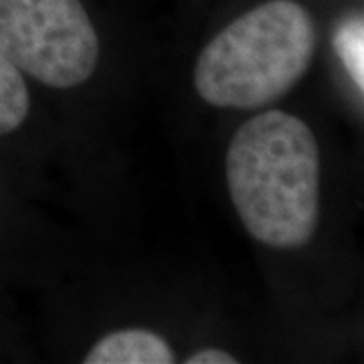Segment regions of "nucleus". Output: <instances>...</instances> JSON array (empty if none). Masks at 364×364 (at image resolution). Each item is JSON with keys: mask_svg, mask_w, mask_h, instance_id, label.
I'll use <instances>...</instances> for the list:
<instances>
[{"mask_svg": "<svg viewBox=\"0 0 364 364\" xmlns=\"http://www.w3.org/2000/svg\"><path fill=\"white\" fill-rule=\"evenodd\" d=\"M227 186L253 239L277 249L310 241L320 205V156L312 130L286 112L247 119L227 150Z\"/></svg>", "mask_w": 364, "mask_h": 364, "instance_id": "obj_1", "label": "nucleus"}, {"mask_svg": "<svg viewBox=\"0 0 364 364\" xmlns=\"http://www.w3.org/2000/svg\"><path fill=\"white\" fill-rule=\"evenodd\" d=\"M314 25L294 0H269L225 26L195 67L198 95L215 107L257 109L289 91L314 55Z\"/></svg>", "mask_w": 364, "mask_h": 364, "instance_id": "obj_2", "label": "nucleus"}, {"mask_svg": "<svg viewBox=\"0 0 364 364\" xmlns=\"http://www.w3.org/2000/svg\"><path fill=\"white\" fill-rule=\"evenodd\" d=\"M87 364H170L174 352L168 342L150 330L130 328L117 330L100 340L90 354Z\"/></svg>", "mask_w": 364, "mask_h": 364, "instance_id": "obj_4", "label": "nucleus"}, {"mask_svg": "<svg viewBox=\"0 0 364 364\" xmlns=\"http://www.w3.org/2000/svg\"><path fill=\"white\" fill-rule=\"evenodd\" d=\"M0 53L21 73L67 90L93 75L100 41L79 0H0Z\"/></svg>", "mask_w": 364, "mask_h": 364, "instance_id": "obj_3", "label": "nucleus"}, {"mask_svg": "<svg viewBox=\"0 0 364 364\" xmlns=\"http://www.w3.org/2000/svg\"><path fill=\"white\" fill-rule=\"evenodd\" d=\"M188 364H235L237 358L229 352L219 350V348H205V350L195 352L191 358H186Z\"/></svg>", "mask_w": 364, "mask_h": 364, "instance_id": "obj_7", "label": "nucleus"}, {"mask_svg": "<svg viewBox=\"0 0 364 364\" xmlns=\"http://www.w3.org/2000/svg\"><path fill=\"white\" fill-rule=\"evenodd\" d=\"M31 97L21 71L0 53V136L14 132L28 116Z\"/></svg>", "mask_w": 364, "mask_h": 364, "instance_id": "obj_5", "label": "nucleus"}, {"mask_svg": "<svg viewBox=\"0 0 364 364\" xmlns=\"http://www.w3.org/2000/svg\"><path fill=\"white\" fill-rule=\"evenodd\" d=\"M336 53L356 85L364 91V23L348 21L340 26L334 39Z\"/></svg>", "mask_w": 364, "mask_h": 364, "instance_id": "obj_6", "label": "nucleus"}]
</instances>
